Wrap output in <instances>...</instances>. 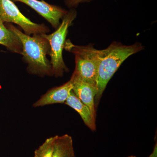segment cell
Wrapping results in <instances>:
<instances>
[{
    "instance_id": "obj_1",
    "label": "cell",
    "mask_w": 157,
    "mask_h": 157,
    "mask_svg": "<svg viewBox=\"0 0 157 157\" xmlns=\"http://www.w3.org/2000/svg\"><path fill=\"white\" fill-rule=\"evenodd\" d=\"M7 26L20 40L22 45L21 54L28 64L29 73L42 77L53 76L50 62L47 58L50 52V45L47 39L41 34H35L31 37L10 24Z\"/></svg>"
},
{
    "instance_id": "obj_2",
    "label": "cell",
    "mask_w": 157,
    "mask_h": 157,
    "mask_svg": "<svg viewBox=\"0 0 157 157\" xmlns=\"http://www.w3.org/2000/svg\"><path fill=\"white\" fill-rule=\"evenodd\" d=\"M139 43L125 45L114 42L106 49L99 50L97 93V101L101 98L108 82L126 59L142 50Z\"/></svg>"
},
{
    "instance_id": "obj_3",
    "label": "cell",
    "mask_w": 157,
    "mask_h": 157,
    "mask_svg": "<svg viewBox=\"0 0 157 157\" xmlns=\"http://www.w3.org/2000/svg\"><path fill=\"white\" fill-rule=\"evenodd\" d=\"M64 48L75 55L76 67L72 76L97 88L99 50L92 45L78 46L66 41Z\"/></svg>"
},
{
    "instance_id": "obj_4",
    "label": "cell",
    "mask_w": 157,
    "mask_h": 157,
    "mask_svg": "<svg viewBox=\"0 0 157 157\" xmlns=\"http://www.w3.org/2000/svg\"><path fill=\"white\" fill-rule=\"evenodd\" d=\"M76 16V11L70 10L65 15L63 21L56 31L47 35L42 34V36L47 39L50 46L51 64L52 75L56 77H61L68 69L65 65L63 58V51L64 48L66 37L69 27Z\"/></svg>"
},
{
    "instance_id": "obj_5",
    "label": "cell",
    "mask_w": 157,
    "mask_h": 157,
    "mask_svg": "<svg viewBox=\"0 0 157 157\" xmlns=\"http://www.w3.org/2000/svg\"><path fill=\"white\" fill-rule=\"evenodd\" d=\"M0 18L3 22L13 23L19 25L29 36L49 32V29L44 24L35 23L27 18L11 0H0Z\"/></svg>"
},
{
    "instance_id": "obj_6",
    "label": "cell",
    "mask_w": 157,
    "mask_h": 157,
    "mask_svg": "<svg viewBox=\"0 0 157 157\" xmlns=\"http://www.w3.org/2000/svg\"><path fill=\"white\" fill-rule=\"evenodd\" d=\"M12 2H19L27 5L38 14L45 18L55 29L60 25V20L67 13L58 6L48 4L43 0H11Z\"/></svg>"
},
{
    "instance_id": "obj_7",
    "label": "cell",
    "mask_w": 157,
    "mask_h": 157,
    "mask_svg": "<svg viewBox=\"0 0 157 157\" xmlns=\"http://www.w3.org/2000/svg\"><path fill=\"white\" fill-rule=\"evenodd\" d=\"M72 89L73 84L70 80L63 85L53 88L42 95L40 99L34 103L33 106L37 107L50 104L65 103Z\"/></svg>"
},
{
    "instance_id": "obj_8",
    "label": "cell",
    "mask_w": 157,
    "mask_h": 157,
    "mask_svg": "<svg viewBox=\"0 0 157 157\" xmlns=\"http://www.w3.org/2000/svg\"><path fill=\"white\" fill-rule=\"evenodd\" d=\"M70 80L73 84V93L82 103L89 107L93 114L96 117L94 99L97 94V88L73 76H71Z\"/></svg>"
},
{
    "instance_id": "obj_9",
    "label": "cell",
    "mask_w": 157,
    "mask_h": 157,
    "mask_svg": "<svg viewBox=\"0 0 157 157\" xmlns=\"http://www.w3.org/2000/svg\"><path fill=\"white\" fill-rule=\"evenodd\" d=\"M65 104L78 112L85 124L90 129L95 131L96 117L93 114L89 107L76 97L72 90Z\"/></svg>"
},
{
    "instance_id": "obj_10",
    "label": "cell",
    "mask_w": 157,
    "mask_h": 157,
    "mask_svg": "<svg viewBox=\"0 0 157 157\" xmlns=\"http://www.w3.org/2000/svg\"><path fill=\"white\" fill-rule=\"evenodd\" d=\"M0 44L11 52L21 54L22 45L18 36L5 26L0 18Z\"/></svg>"
},
{
    "instance_id": "obj_11",
    "label": "cell",
    "mask_w": 157,
    "mask_h": 157,
    "mask_svg": "<svg viewBox=\"0 0 157 157\" xmlns=\"http://www.w3.org/2000/svg\"><path fill=\"white\" fill-rule=\"evenodd\" d=\"M52 157H76L71 136L67 134L56 135Z\"/></svg>"
},
{
    "instance_id": "obj_12",
    "label": "cell",
    "mask_w": 157,
    "mask_h": 157,
    "mask_svg": "<svg viewBox=\"0 0 157 157\" xmlns=\"http://www.w3.org/2000/svg\"><path fill=\"white\" fill-rule=\"evenodd\" d=\"M56 136L47 138L35 151L34 157H52Z\"/></svg>"
},
{
    "instance_id": "obj_13",
    "label": "cell",
    "mask_w": 157,
    "mask_h": 157,
    "mask_svg": "<svg viewBox=\"0 0 157 157\" xmlns=\"http://www.w3.org/2000/svg\"><path fill=\"white\" fill-rule=\"evenodd\" d=\"M86 0H66V4L70 7H74Z\"/></svg>"
},
{
    "instance_id": "obj_14",
    "label": "cell",
    "mask_w": 157,
    "mask_h": 157,
    "mask_svg": "<svg viewBox=\"0 0 157 157\" xmlns=\"http://www.w3.org/2000/svg\"><path fill=\"white\" fill-rule=\"evenodd\" d=\"M157 145L156 144V146L155 147L152 153L150 155L149 157H157ZM128 157H136L135 156H130Z\"/></svg>"
}]
</instances>
